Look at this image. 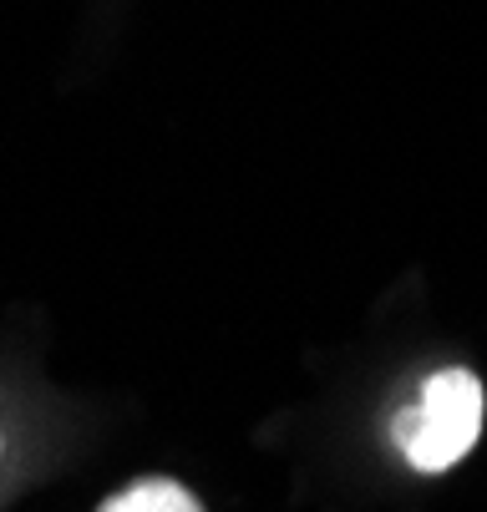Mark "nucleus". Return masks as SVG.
Wrapping results in <instances>:
<instances>
[{
	"label": "nucleus",
	"instance_id": "1",
	"mask_svg": "<svg viewBox=\"0 0 487 512\" xmlns=\"http://www.w3.org/2000/svg\"><path fill=\"white\" fill-rule=\"evenodd\" d=\"M482 431V381L472 371H437L422 401L396 416V447L416 472L457 467Z\"/></svg>",
	"mask_w": 487,
	"mask_h": 512
},
{
	"label": "nucleus",
	"instance_id": "2",
	"mask_svg": "<svg viewBox=\"0 0 487 512\" xmlns=\"http://www.w3.org/2000/svg\"><path fill=\"white\" fill-rule=\"evenodd\" d=\"M97 512H203V502L173 477H143V482L112 492Z\"/></svg>",
	"mask_w": 487,
	"mask_h": 512
}]
</instances>
